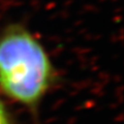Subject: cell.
Instances as JSON below:
<instances>
[{"label": "cell", "instance_id": "obj_2", "mask_svg": "<svg viewBox=\"0 0 124 124\" xmlns=\"http://www.w3.org/2000/svg\"><path fill=\"white\" fill-rule=\"evenodd\" d=\"M0 124H16V120L5 98L0 94Z\"/></svg>", "mask_w": 124, "mask_h": 124}, {"label": "cell", "instance_id": "obj_1", "mask_svg": "<svg viewBox=\"0 0 124 124\" xmlns=\"http://www.w3.org/2000/svg\"><path fill=\"white\" fill-rule=\"evenodd\" d=\"M58 82V71L41 41L26 27L13 24L0 32V94L37 113Z\"/></svg>", "mask_w": 124, "mask_h": 124}]
</instances>
